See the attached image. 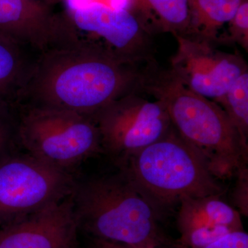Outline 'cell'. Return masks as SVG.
Segmentation results:
<instances>
[{
  "label": "cell",
  "instance_id": "obj_4",
  "mask_svg": "<svg viewBox=\"0 0 248 248\" xmlns=\"http://www.w3.org/2000/svg\"><path fill=\"white\" fill-rule=\"evenodd\" d=\"M117 166L163 213L186 197L223 192L202 155L173 126L164 138Z\"/></svg>",
  "mask_w": 248,
  "mask_h": 248
},
{
  "label": "cell",
  "instance_id": "obj_21",
  "mask_svg": "<svg viewBox=\"0 0 248 248\" xmlns=\"http://www.w3.org/2000/svg\"><path fill=\"white\" fill-rule=\"evenodd\" d=\"M33 1H40V2L45 3V4L51 5L54 3H56L59 0H33Z\"/></svg>",
  "mask_w": 248,
  "mask_h": 248
},
{
  "label": "cell",
  "instance_id": "obj_2",
  "mask_svg": "<svg viewBox=\"0 0 248 248\" xmlns=\"http://www.w3.org/2000/svg\"><path fill=\"white\" fill-rule=\"evenodd\" d=\"M79 228L91 238L135 248L170 247L163 212L121 171L76 184Z\"/></svg>",
  "mask_w": 248,
  "mask_h": 248
},
{
  "label": "cell",
  "instance_id": "obj_5",
  "mask_svg": "<svg viewBox=\"0 0 248 248\" xmlns=\"http://www.w3.org/2000/svg\"><path fill=\"white\" fill-rule=\"evenodd\" d=\"M21 108L17 141L29 154L69 171L103 153L100 133L92 116L48 108Z\"/></svg>",
  "mask_w": 248,
  "mask_h": 248
},
{
  "label": "cell",
  "instance_id": "obj_10",
  "mask_svg": "<svg viewBox=\"0 0 248 248\" xmlns=\"http://www.w3.org/2000/svg\"><path fill=\"white\" fill-rule=\"evenodd\" d=\"M79 224L73 194L6 225L0 248H78Z\"/></svg>",
  "mask_w": 248,
  "mask_h": 248
},
{
  "label": "cell",
  "instance_id": "obj_18",
  "mask_svg": "<svg viewBox=\"0 0 248 248\" xmlns=\"http://www.w3.org/2000/svg\"><path fill=\"white\" fill-rule=\"evenodd\" d=\"M236 184L233 192V201L241 215H248V164H244L236 171Z\"/></svg>",
  "mask_w": 248,
  "mask_h": 248
},
{
  "label": "cell",
  "instance_id": "obj_15",
  "mask_svg": "<svg viewBox=\"0 0 248 248\" xmlns=\"http://www.w3.org/2000/svg\"><path fill=\"white\" fill-rule=\"evenodd\" d=\"M214 102L226 112L243 142L248 146V71Z\"/></svg>",
  "mask_w": 248,
  "mask_h": 248
},
{
  "label": "cell",
  "instance_id": "obj_17",
  "mask_svg": "<svg viewBox=\"0 0 248 248\" xmlns=\"http://www.w3.org/2000/svg\"><path fill=\"white\" fill-rule=\"evenodd\" d=\"M16 107L0 102V161L9 156L13 145L17 140V116Z\"/></svg>",
  "mask_w": 248,
  "mask_h": 248
},
{
  "label": "cell",
  "instance_id": "obj_8",
  "mask_svg": "<svg viewBox=\"0 0 248 248\" xmlns=\"http://www.w3.org/2000/svg\"><path fill=\"white\" fill-rule=\"evenodd\" d=\"M79 42L94 44L125 61L154 62L152 35L128 10L95 0L66 10Z\"/></svg>",
  "mask_w": 248,
  "mask_h": 248
},
{
  "label": "cell",
  "instance_id": "obj_7",
  "mask_svg": "<svg viewBox=\"0 0 248 248\" xmlns=\"http://www.w3.org/2000/svg\"><path fill=\"white\" fill-rule=\"evenodd\" d=\"M141 94L128 93L92 116L100 133L103 153L117 165L164 138L172 128L164 104Z\"/></svg>",
  "mask_w": 248,
  "mask_h": 248
},
{
  "label": "cell",
  "instance_id": "obj_20",
  "mask_svg": "<svg viewBox=\"0 0 248 248\" xmlns=\"http://www.w3.org/2000/svg\"><path fill=\"white\" fill-rule=\"evenodd\" d=\"M86 248H135L130 246H125L117 243L110 242V241H104V240L93 239L91 238V242ZM151 248H184L183 247H160Z\"/></svg>",
  "mask_w": 248,
  "mask_h": 248
},
{
  "label": "cell",
  "instance_id": "obj_16",
  "mask_svg": "<svg viewBox=\"0 0 248 248\" xmlns=\"http://www.w3.org/2000/svg\"><path fill=\"white\" fill-rule=\"evenodd\" d=\"M228 30L218 44L234 43L248 51V0H241L236 13L228 22Z\"/></svg>",
  "mask_w": 248,
  "mask_h": 248
},
{
  "label": "cell",
  "instance_id": "obj_3",
  "mask_svg": "<svg viewBox=\"0 0 248 248\" xmlns=\"http://www.w3.org/2000/svg\"><path fill=\"white\" fill-rule=\"evenodd\" d=\"M143 93L164 104L172 126L202 155L217 179L234 177L248 164V146L226 112L216 102L186 87L170 69L159 71L156 66L145 79Z\"/></svg>",
  "mask_w": 248,
  "mask_h": 248
},
{
  "label": "cell",
  "instance_id": "obj_6",
  "mask_svg": "<svg viewBox=\"0 0 248 248\" xmlns=\"http://www.w3.org/2000/svg\"><path fill=\"white\" fill-rule=\"evenodd\" d=\"M69 171L28 153L0 161V223L8 225L71 196Z\"/></svg>",
  "mask_w": 248,
  "mask_h": 248
},
{
  "label": "cell",
  "instance_id": "obj_14",
  "mask_svg": "<svg viewBox=\"0 0 248 248\" xmlns=\"http://www.w3.org/2000/svg\"><path fill=\"white\" fill-rule=\"evenodd\" d=\"M241 0H190V28L186 38L217 46L221 31L231 20Z\"/></svg>",
  "mask_w": 248,
  "mask_h": 248
},
{
  "label": "cell",
  "instance_id": "obj_12",
  "mask_svg": "<svg viewBox=\"0 0 248 248\" xmlns=\"http://www.w3.org/2000/svg\"><path fill=\"white\" fill-rule=\"evenodd\" d=\"M132 13L148 33L168 32L187 37L190 28V0H127Z\"/></svg>",
  "mask_w": 248,
  "mask_h": 248
},
{
  "label": "cell",
  "instance_id": "obj_1",
  "mask_svg": "<svg viewBox=\"0 0 248 248\" xmlns=\"http://www.w3.org/2000/svg\"><path fill=\"white\" fill-rule=\"evenodd\" d=\"M154 66L125 61L88 42L52 49L37 57L17 106L93 116L128 93H143Z\"/></svg>",
  "mask_w": 248,
  "mask_h": 248
},
{
  "label": "cell",
  "instance_id": "obj_19",
  "mask_svg": "<svg viewBox=\"0 0 248 248\" xmlns=\"http://www.w3.org/2000/svg\"><path fill=\"white\" fill-rule=\"evenodd\" d=\"M203 248H248V234L244 230L232 232Z\"/></svg>",
  "mask_w": 248,
  "mask_h": 248
},
{
  "label": "cell",
  "instance_id": "obj_11",
  "mask_svg": "<svg viewBox=\"0 0 248 248\" xmlns=\"http://www.w3.org/2000/svg\"><path fill=\"white\" fill-rule=\"evenodd\" d=\"M177 223L184 248H203L232 232L243 231L241 214L221 195L186 197L179 203Z\"/></svg>",
  "mask_w": 248,
  "mask_h": 248
},
{
  "label": "cell",
  "instance_id": "obj_9",
  "mask_svg": "<svg viewBox=\"0 0 248 248\" xmlns=\"http://www.w3.org/2000/svg\"><path fill=\"white\" fill-rule=\"evenodd\" d=\"M177 50L171 59L170 71L183 84L197 94L215 100L248 71L244 59L216 46L175 37Z\"/></svg>",
  "mask_w": 248,
  "mask_h": 248
},
{
  "label": "cell",
  "instance_id": "obj_13",
  "mask_svg": "<svg viewBox=\"0 0 248 248\" xmlns=\"http://www.w3.org/2000/svg\"><path fill=\"white\" fill-rule=\"evenodd\" d=\"M27 47L0 32V102L17 107L36 60Z\"/></svg>",
  "mask_w": 248,
  "mask_h": 248
}]
</instances>
